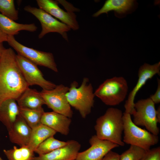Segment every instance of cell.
Masks as SVG:
<instances>
[{
    "label": "cell",
    "mask_w": 160,
    "mask_h": 160,
    "mask_svg": "<svg viewBox=\"0 0 160 160\" xmlns=\"http://www.w3.org/2000/svg\"><path fill=\"white\" fill-rule=\"evenodd\" d=\"M160 62L151 65L145 63L140 68L138 73V80L137 82L128 95L124 107L125 112L132 115L135 110L134 102L137 93L145 84L148 80L151 79L156 74L160 75Z\"/></svg>",
    "instance_id": "obj_11"
},
{
    "label": "cell",
    "mask_w": 160,
    "mask_h": 160,
    "mask_svg": "<svg viewBox=\"0 0 160 160\" xmlns=\"http://www.w3.org/2000/svg\"><path fill=\"white\" fill-rule=\"evenodd\" d=\"M90 147L79 152L75 160H101L110 151L119 145L109 141L101 140L96 135L89 140Z\"/></svg>",
    "instance_id": "obj_12"
},
{
    "label": "cell",
    "mask_w": 160,
    "mask_h": 160,
    "mask_svg": "<svg viewBox=\"0 0 160 160\" xmlns=\"http://www.w3.org/2000/svg\"><path fill=\"white\" fill-rule=\"evenodd\" d=\"M146 151L138 146L131 145L128 149L120 155V160H140Z\"/></svg>",
    "instance_id": "obj_26"
},
{
    "label": "cell",
    "mask_w": 160,
    "mask_h": 160,
    "mask_svg": "<svg viewBox=\"0 0 160 160\" xmlns=\"http://www.w3.org/2000/svg\"><path fill=\"white\" fill-rule=\"evenodd\" d=\"M71 122L70 118L53 111L44 112L41 121V124L65 135L69 133Z\"/></svg>",
    "instance_id": "obj_15"
},
{
    "label": "cell",
    "mask_w": 160,
    "mask_h": 160,
    "mask_svg": "<svg viewBox=\"0 0 160 160\" xmlns=\"http://www.w3.org/2000/svg\"><path fill=\"white\" fill-rule=\"evenodd\" d=\"M0 160H4L0 157Z\"/></svg>",
    "instance_id": "obj_33"
},
{
    "label": "cell",
    "mask_w": 160,
    "mask_h": 160,
    "mask_svg": "<svg viewBox=\"0 0 160 160\" xmlns=\"http://www.w3.org/2000/svg\"><path fill=\"white\" fill-rule=\"evenodd\" d=\"M31 131L32 129L20 115L8 130L9 140L20 146L27 145Z\"/></svg>",
    "instance_id": "obj_16"
},
{
    "label": "cell",
    "mask_w": 160,
    "mask_h": 160,
    "mask_svg": "<svg viewBox=\"0 0 160 160\" xmlns=\"http://www.w3.org/2000/svg\"><path fill=\"white\" fill-rule=\"evenodd\" d=\"M69 89L68 87L60 84L52 89H42L40 93L49 108L71 118L73 112L66 95Z\"/></svg>",
    "instance_id": "obj_8"
},
{
    "label": "cell",
    "mask_w": 160,
    "mask_h": 160,
    "mask_svg": "<svg viewBox=\"0 0 160 160\" xmlns=\"http://www.w3.org/2000/svg\"><path fill=\"white\" fill-rule=\"evenodd\" d=\"M123 113L120 109L108 108L105 113L96 120L95 129L99 139L109 141L119 146L125 143L122 140L124 130Z\"/></svg>",
    "instance_id": "obj_2"
},
{
    "label": "cell",
    "mask_w": 160,
    "mask_h": 160,
    "mask_svg": "<svg viewBox=\"0 0 160 160\" xmlns=\"http://www.w3.org/2000/svg\"><path fill=\"white\" fill-rule=\"evenodd\" d=\"M135 1L130 0H108L105 1L102 8L93 15L97 17L100 15L107 13L111 11H114L119 14L126 13L133 7Z\"/></svg>",
    "instance_id": "obj_21"
},
{
    "label": "cell",
    "mask_w": 160,
    "mask_h": 160,
    "mask_svg": "<svg viewBox=\"0 0 160 160\" xmlns=\"http://www.w3.org/2000/svg\"><path fill=\"white\" fill-rule=\"evenodd\" d=\"M0 13L14 21L18 19V12L13 0H0Z\"/></svg>",
    "instance_id": "obj_25"
},
{
    "label": "cell",
    "mask_w": 160,
    "mask_h": 160,
    "mask_svg": "<svg viewBox=\"0 0 160 160\" xmlns=\"http://www.w3.org/2000/svg\"><path fill=\"white\" fill-rule=\"evenodd\" d=\"M67 141L65 145L47 154L35 156L33 160H75L81 144L74 140Z\"/></svg>",
    "instance_id": "obj_14"
},
{
    "label": "cell",
    "mask_w": 160,
    "mask_h": 160,
    "mask_svg": "<svg viewBox=\"0 0 160 160\" xmlns=\"http://www.w3.org/2000/svg\"><path fill=\"white\" fill-rule=\"evenodd\" d=\"M44 112L43 108L33 109L20 107V115L32 129L41 124V118Z\"/></svg>",
    "instance_id": "obj_23"
},
{
    "label": "cell",
    "mask_w": 160,
    "mask_h": 160,
    "mask_svg": "<svg viewBox=\"0 0 160 160\" xmlns=\"http://www.w3.org/2000/svg\"><path fill=\"white\" fill-rule=\"evenodd\" d=\"M89 81L87 78H84L79 87L77 82L73 81L66 95L70 106L78 111L83 118L91 113L94 102L93 88Z\"/></svg>",
    "instance_id": "obj_3"
},
{
    "label": "cell",
    "mask_w": 160,
    "mask_h": 160,
    "mask_svg": "<svg viewBox=\"0 0 160 160\" xmlns=\"http://www.w3.org/2000/svg\"><path fill=\"white\" fill-rule=\"evenodd\" d=\"M57 132L47 126L41 124L32 129L27 145L34 152L39 146L48 137L54 136Z\"/></svg>",
    "instance_id": "obj_20"
},
{
    "label": "cell",
    "mask_w": 160,
    "mask_h": 160,
    "mask_svg": "<svg viewBox=\"0 0 160 160\" xmlns=\"http://www.w3.org/2000/svg\"><path fill=\"white\" fill-rule=\"evenodd\" d=\"M16 59L23 75L29 86L37 85L42 89L51 90L56 85L46 79L39 69L37 65L26 58L19 54Z\"/></svg>",
    "instance_id": "obj_10"
},
{
    "label": "cell",
    "mask_w": 160,
    "mask_h": 160,
    "mask_svg": "<svg viewBox=\"0 0 160 160\" xmlns=\"http://www.w3.org/2000/svg\"><path fill=\"white\" fill-rule=\"evenodd\" d=\"M128 90L127 83L124 78L114 77L105 80L96 89L94 94L105 105L115 106L125 100Z\"/></svg>",
    "instance_id": "obj_4"
},
{
    "label": "cell",
    "mask_w": 160,
    "mask_h": 160,
    "mask_svg": "<svg viewBox=\"0 0 160 160\" xmlns=\"http://www.w3.org/2000/svg\"><path fill=\"white\" fill-rule=\"evenodd\" d=\"M7 35L4 33L0 28V42L7 41Z\"/></svg>",
    "instance_id": "obj_30"
},
{
    "label": "cell",
    "mask_w": 160,
    "mask_h": 160,
    "mask_svg": "<svg viewBox=\"0 0 160 160\" xmlns=\"http://www.w3.org/2000/svg\"><path fill=\"white\" fill-rule=\"evenodd\" d=\"M0 28L7 36H12L18 34L20 31L33 32L37 29V27L34 23L23 24L18 23L0 13Z\"/></svg>",
    "instance_id": "obj_19"
},
{
    "label": "cell",
    "mask_w": 160,
    "mask_h": 160,
    "mask_svg": "<svg viewBox=\"0 0 160 160\" xmlns=\"http://www.w3.org/2000/svg\"><path fill=\"white\" fill-rule=\"evenodd\" d=\"M140 160H160V147L146 151Z\"/></svg>",
    "instance_id": "obj_27"
},
{
    "label": "cell",
    "mask_w": 160,
    "mask_h": 160,
    "mask_svg": "<svg viewBox=\"0 0 160 160\" xmlns=\"http://www.w3.org/2000/svg\"><path fill=\"white\" fill-rule=\"evenodd\" d=\"M5 49L3 45V42H0V61L3 52Z\"/></svg>",
    "instance_id": "obj_32"
},
{
    "label": "cell",
    "mask_w": 160,
    "mask_h": 160,
    "mask_svg": "<svg viewBox=\"0 0 160 160\" xmlns=\"http://www.w3.org/2000/svg\"><path fill=\"white\" fill-rule=\"evenodd\" d=\"M156 117L158 123H160V107L159 106L156 110Z\"/></svg>",
    "instance_id": "obj_31"
},
{
    "label": "cell",
    "mask_w": 160,
    "mask_h": 160,
    "mask_svg": "<svg viewBox=\"0 0 160 160\" xmlns=\"http://www.w3.org/2000/svg\"><path fill=\"white\" fill-rule=\"evenodd\" d=\"M123 119L124 132L123 141L124 143L137 146L147 151L151 146L158 143V136L135 125L129 113H124Z\"/></svg>",
    "instance_id": "obj_5"
},
{
    "label": "cell",
    "mask_w": 160,
    "mask_h": 160,
    "mask_svg": "<svg viewBox=\"0 0 160 160\" xmlns=\"http://www.w3.org/2000/svg\"><path fill=\"white\" fill-rule=\"evenodd\" d=\"M3 152L8 160H33L34 152L27 145L19 148L14 146L11 149L3 150Z\"/></svg>",
    "instance_id": "obj_22"
},
{
    "label": "cell",
    "mask_w": 160,
    "mask_h": 160,
    "mask_svg": "<svg viewBox=\"0 0 160 160\" xmlns=\"http://www.w3.org/2000/svg\"><path fill=\"white\" fill-rule=\"evenodd\" d=\"M155 104L150 98L140 100L135 103V110L132 115L135 125L144 127L150 132L158 135L159 129L157 126Z\"/></svg>",
    "instance_id": "obj_6"
},
{
    "label": "cell",
    "mask_w": 160,
    "mask_h": 160,
    "mask_svg": "<svg viewBox=\"0 0 160 160\" xmlns=\"http://www.w3.org/2000/svg\"><path fill=\"white\" fill-rule=\"evenodd\" d=\"M12 49H5L0 61V105L9 99L16 100L29 87Z\"/></svg>",
    "instance_id": "obj_1"
},
{
    "label": "cell",
    "mask_w": 160,
    "mask_h": 160,
    "mask_svg": "<svg viewBox=\"0 0 160 160\" xmlns=\"http://www.w3.org/2000/svg\"><path fill=\"white\" fill-rule=\"evenodd\" d=\"M19 115L20 107L15 100H7L0 105V121L7 130L11 128Z\"/></svg>",
    "instance_id": "obj_17"
},
{
    "label": "cell",
    "mask_w": 160,
    "mask_h": 160,
    "mask_svg": "<svg viewBox=\"0 0 160 160\" xmlns=\"http://www.w3.org/2000/svg\"><path fill=\"white\" fill-rule=\"evenodd\" d=\"M39 8L44 10L52 16L69 26L71 29L76 30L79 25L76 19V15L72 12H66L58 6L57 1L52 0H37Z\"/></svg>",
    "instance_id": "obj_13"
},
{
    "label": "cell",
    "mask_w": 160,
    "mask_h": 160,
    "mask_svg": "<svg viewBox=\"0 0 160 160\" xmlns=\"http://www.w3.org/2000/svg\"><path fill=\"white\" fill-rule=\"evenodd\" d=\"M101 160H120V155L111 150Z\"/></svg>",
    "instance_id": "obj_29"
},
{
    "label": "cell",
    "mask_w": 160,
    "mask_h": 160,
    "mask_svg": "<svg viewBox=\"0 0 160 160\" xmlns=\"http://www.w3.org/2000/svg\"><path fill=\"white\" fill-rule=\"evenodd\" d=\"M67 143L68 141L65 142L56 139L54 136H51L42 142L34 152L38 155L46 154L65 145Z\"/></svg>",
    "instance_id": "obj_24"
},
{
    "label": "cell",
    "mask_w": 160,
    "mask_h": 160,
    "mask_svg": "<svg viewBox=\"0 0 160 160\" xmlns=\"http://www.w3.org/2000/svg\"><path fill=\"white\" fill-rule=\"evenodd\" d=\"M20 108L39 109L45 104L40 92L36 90L28 88L16 100Z\"/></svg>",
    "instance_id": "obj_18"
},
{
    "label": "cell",
    "mask_w": 160,
    "mask_h": 160,
    "mask_svg": "<svg viewBox=\"0 0 160 160\" xmlns=\"http://www.w3.org/2000/svg\"><path fill=\"white\" fill-rule=\"evenodd\" d=\"M8 44L19 54L37 65L47 68L55 72L58 71L53 54L38 50L25 46L17 41L14 36H7Z\"/></svg>",
    "instance_id": "obj_7"
},
{
    "label": "cell",
    "mask_w": 160,
    "mask_h": 160,
    "mask_svg": "<svg viewBox=\"0 0 160 160\" xmlns=\"http://www.w3.org/2000/svg\"><path fill=\"white\" fill-rule=\"evenodd\" d=\"M158 87L154 94L151 95L150 97L152 101L155 104H158L160 102V80L157 78Z\"/></svg>",
    "instance_id": "obj_28"
},
{
    "label": "cell",
    "mask_w": 160,
    "mask_h": 160,
    "mask_svg": "<svg viewBox=\"0 0 160 160\" xmlns=\"http://www.w3.org/2000/svg\"><path fill=\"white\" fill-rule=\"evenodd\" d=\"M24 9L25 11L33 15L40 22L41 30L38 36L39 39L42 38L48 33L56 32L61 35L66 40H68L67 32L71 29L69 26L58 20L40 8L28 5L25 6Z\"/></svg>",
    "instance_id": "obj_9"
}]
</instances>
